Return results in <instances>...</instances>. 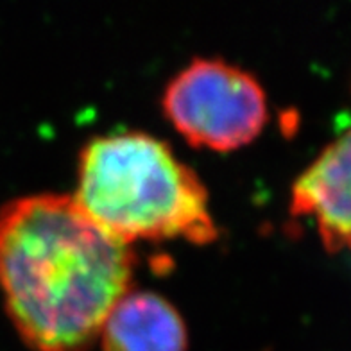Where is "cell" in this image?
I'll use <instances>...</instances> for the list:
<instances>
[{"instance_id":"obj_5","label":"cell","mask_w":351,"mask_h":351,"mask_svg":"<svg viewBox=\"0 0 351 351\" xmlns=\"http://www.w3.org/2000/svg\"><path fill=\"white\" fill-rule=\"evenodd\" d=\"M102 351H186L185 321L171 301L130 291L117 301L99 332Z\"/></svg>"},{"instance_id":"obj_3","label":"cell","mask_w":351,"mask_h":351,"mask_svg":"<svg viewBox=\"0 0 351 351\" xmlns=\"http://www.w3.org/2000/svg\"><path fill=\"white\" fill-rule=\"evenodd\" d=\"M163 110L186 142L213 151L247 145L269 119L258 79L217 58H195L181 69L167 84Z\"/></svg>"},{"instance_id":"obj_4","label":"cell","mask_w":351,"mask_h":351,"mask_svg":"<svg viewBox=\"0 0 351 351\" xmlns=\"http://www.w3.org/2000/svg\"><path fill=\"white\" fill-rule=\"evenodd\" d=\"M291 212L314 221L326 250L351 253V128L301 172L292 186Z\"/></svg>"},{"instance_id":"obj_2","label":"cell","mask_w":351,"mask_h":351,"mask_svg":"<svg viewBox=\"0 0 351 351\" xmlns=\"http://www.w3.org/2000/svg\"><path fill=\"white\" fill-rule=\"evenodd\" d=\"M74 199L104 230L136 239L208 244L217 226L208 192L169 143L143 131L95 136L79 154Z\"/></svg>"},{"instance_id":"obj_1","label":"cell","mask_w":351,"mask_h":351,"mask_svg":"<svg viewBox=\"0 0 351 351\" xmlns=\"http://www.w3.org/2000/svg\"><path fill=\"white\" fill-rule=\"evenodd\" d=\"M133 269L131 244L74 195H23L0 208V292L31 350L86 351L131 291Z\"/></svg>"}]
</instances>
